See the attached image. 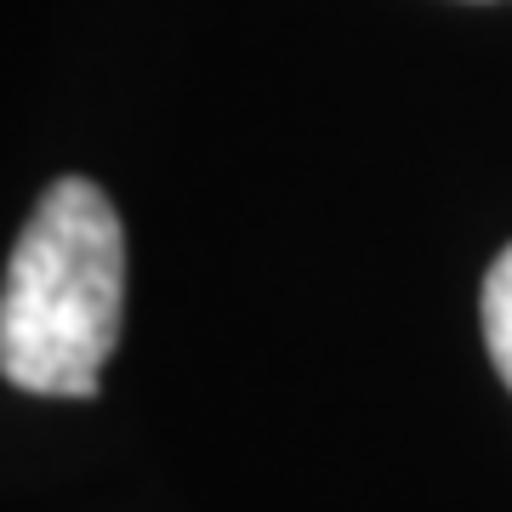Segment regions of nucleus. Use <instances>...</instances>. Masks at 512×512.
<instances>
[{
    "mask_svg": "<svg viewBox=\"0 0 512 512\" xmlns=\"http://www.w3.org/2000/svg\"><path fill=\"white\" fill-rule=\"evenodd\" d=\"M126 234L109 194L63 177L40 194L0 285V376L40 399H92L120 342Z\"/></svg>",
    "mask_w": 512,
    "mask_h": 512,
    "instance_id": "nucleus-1",
    "label": "nucleus"
},
{
    "mask_svg": "<svg viewBox=\"0 0 512 512\" xmlns=\"http://www.w3.org/2000/svg\"><path fill=\"white\" fill-rule=\"evenodd\" d=\"M484 342H490L501 382L512 387V245L495 256L490 279H484Z\"/></svg>",
    "mask_w": 512,
    "mask_h": 512,
    "instance_id": "nucleus-2",
    "label": "nucleus"
}]
</instances>
